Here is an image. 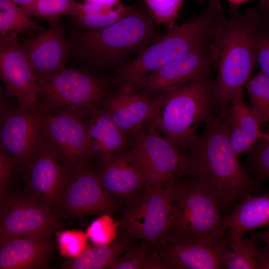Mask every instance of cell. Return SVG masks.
<instances>
[{
  "label": "cell",
  "instance_id": "cell-1",
  "mask_svg": "<svg viewBox=\"0 0 269 269\" xmlns=\"http://www.w3.org/2000/svg\"><path fill=\"white\" fill-rule=\"evenodd\" d=\"M203 123L202 133L188 148L187 174L213 195L220 212L227 211L256 190L258 183L240 163L226 122L211 114Z\"/></svg>",
  "mask_w": 269,
  "mask_h": 269
},
{
  "label": "cell",
  "instance_id": "cell-2",
  "mask_svg": "<svg viewBox=\"0 0 269 269\" xmlns=\"http://www.w3.org/2000/svg\"><path fill=\"white\" fill-rule=\"evenodd\" d=\"M225 19L222 7L208 4L197 15L174 26L134 59L117 68L119 88L133 89L143 77L217 38Z\"/></svg>",
  "mask_w": 269,
  "mask_h": 269
},
{
  "label": "cell",
  "instance_id": "cell-3",
  "mask_svg": "<svg viewBox=\"0 0 269 269\" xmlns=\"http://www.w3.org/2000/svg\"><path fill=\"white\" fill-rule=\"evenodd\" d=\"M154 22L147 9L136 6L130 14L107 27L75 34L71 49L80 61L91 68H118L158 39Z\"/></svg>",
  "mask_w": 269,
  "mask_h": 269
},
{
  "label": "cell",
  "instance_id": "cell-4",
  "mask_svg": "<svg viewBox=\"0 0 269 269\" xmlns=\"http://www.w3.org/2000/svg\"><path fill=\"white\" fill-rule=\"evenodd\" d=\"M239 5L231 4L217 36L219 51L214 84L215 105L219 117H225L233 94L251 77L257 63L255 41L259 30V14L255 8L241 13Z\"/></svg>",
  "mask_w": 269,
  "mask_h": 269
},
{
  "label": "cell",
  "instance_id": "cell-5",
  "mask_svg": "<svg viewBox=\"0 0 269 269\" xmlns=\"http://www.w3.org/2000/svg\"><path fill=\"white\" fill-rule=\"evenodd\" d=\"M214 84L207 74L160 95L147 125L154 127L181 151L188 150L199 125L212 114Z\"/></svg>",
  "mask_w": 269,
  "mask_h": 269
},
{
  "label": "cell",
  "instance_id": "cell-6",
  "mask_svg": "<svg viewBox=\"0 0 269 269\" xmlns=\"http://www.w3.org/2000/svg\"><path fill=\"white\" fill-rule=\"evenodd\" d=\"M220 213L215 197L198 181L191 178L179 183L164 237L205 243L222 241L228 238V230Z\"/></svg>",
  "mask_w": 269,
  "mask_h": 269
},
{
  "label": "cell",
  "instance_id": "cell-7",
  "mask_svg": "<svg viewBox=\"0 0 269 269\" xmlns=\"http://www.w3.org/2000/svg\"><path fill=\"white\" fill-rule=\"evenodd\" d=\"M37 85L38 105L47 115L69 113L84 117L112 92L107 81L66 68L37 80Z\"/></svg>",
  "mask_w": 269,
  "mask_h": 269
},
{
  "label": "cell",
  "instance_id": "cell-8",
  "mask_svg": "<svg viewBox=\"0 0 269 269\" xmlns=\"http://www.w3.org/2000/svg\"><path fill=\"white\" fill-rule=\"evenodd\" d=\"M178 184L150 185L130 200L120 220V228L134 238L159 242L167 230Z\"/></svg>",
  "mask_w": 269,
  "mask_h": 269
},
{
  "label": "cell",
  "instance_id": "cell-9",
  "mask_svg": "<svg viewBox=\"0 0 269 269\" xmlns=\"http://www.w3.org/2000/svg\"><path fill=\"white\" fill-rule=\"evenodd\" d=\"M146 127L130 137V147L141 161L150 185L171 186L179 183L180 178L187 174V155L154 127Z\"/></svg>",
  "mask_w": 269,
  "mask_h": 269
},
{
  "label": "cell",
  "instance_id": "cell-10",
  "mask_svg": "<svg viewBox=\"0 0 269 269\" xmlns=\"http://www.w3.org/2000/svg\"><path fill=\"white\" fill-rule=\"evenodd\" d=\"M43 117L39 106H18L1 110L0 146L14 159L21 170L46 141Z\"/></svg>",
  "mask_w": 269,
  "mask_h": 269
},
{
  "label": "cell",
  "instance_id": "cell-11",
  "mask_svg": "<svg viewBox=\"0 0 269 269\" xmlns=\"http://www.w3.org/2000/svg\"><path fill=\"white\" fill-rule=\"evenodd\" d=\"M219 45L216 39L143 77L133 89L149 95H159L207 74L217 65Z\"/></svg>",
  "mask_w": 269,
  "mask_h": 269
},
{
  "label": "cell",
  "instance_id": "cell-12",
  "mask_svg": "<svg viewBox=\"0 0 269 269\" xmlns=\"http://www.w3.org/2000/svg\"><path fill=\"white\" fill-rule=\"evenodd\" d=\"M0 203V238L50 237L59 227L53 212L25 192L10 193Z\"/></svg>",
  "mask_w": 269,
  "mask_h": 269
},
{
  "label": "cell",
  "instance_id": "cell-13",
  "mask_svg": "<svg viewBox=\"0 0 269 269\" xmlns=\"http://www.w3.org/2000/svg\"><path fill=\"white\" fill-rule=\"evenodd\" d=\"M117 203L104 189L96 168L89 163L72 169L56 209L77 217L101 215L113 212Z\"/></svg>",
  "mask_w": 269,
  "mask_h": 269
},
{
  "label": "cell",
  "instance_id": "cell-14",
  "mask_svg": "<svg viewBox=\"0 0 269 269\" xmlns=\"http://www.w3.org/2000/svg\"><path fill=\"white\" fill-rule=\"evenodd\" d=\"M72 169L46 139L41 149L22 170L24 192L53 212Z\"/></svg>",
  "mask_w": 269,
  "mask_h": 269
},
{
  "label": "cell",
  "instance_id": "cell-15",
  "mask_svg": "<svg viewBox=\"0 0 269 269\" xmlns=\"http://www.w3.org/2000/svg\"><path fill=\"white\" fill-rule=\"evenodd\" d=\"M98 162L96 169L100 182L117 203H127L150 185L141 161L131 147Z\"/></svg>",
  "mask_w": 269,
  "mask_h": 269
},
{
  "label": "cell",
  "instance_id": "cell-16",
  "mask_svg": "<svg viewBox=\"0 0 269 269\" xmlns=\"http://www.w3.org/2000/svg\"><path fill=\"white\" fill-rule=\"evenodd\" d=\"M45 138L64 163L72 168L91 163L83 117L69 113H44Z\"/></svg>",
  "mask_w": 269,
  "mask_h": 269
},
{
  "label": "cell",
  "instance_id": "cell-17",
  "mask_svg": "<svg viewBox=\"0 0 269 269\" xmlns=\"http://www.w3.org/2000/svg\"><path fill=\"white\" fill-rule=\"evenodd\" d=\"M17 34L0 38V75L7 91L20 107L38 105L37 77Z\"/></svg>",
  "mask_w": 269,
  "mask_h": 269
},
{
  "label": "cell",
  "instance_id": "cell-18",
  "mask_svg": "<svg viewBox=\"0 0 269 269\" xmlns=\"http://www.w3.org/2000/svg\"><path fill=\"white\" fill-rule=\"evenodd\" d=\"M156 244L166 269H225L224 255L229 247L228 238L205 243L164 237Z\"/></svg>",
  "mask_w": 269,
  "mask_h": 269
},
{
  "label": "cell",
  "instance_id": "cell-19",
  "mask_svg": "<svg viewBox=\"0 0 269 269\" xmlns=\"http://www.w3.org/2000/svg\"><path fill=\"white\" fill-rule=\"evenodd\" d=\"M156 97L127 88L112 92L102 106L117 126L130 137L144 129L155 110Z\"/></svg>",
  "mask_w": 269,
  "mask_h": 269
},
{
  "label": "cell",
  "instance_id": "cell-20",
  "mask_svg": "<svg viewBox=\"0 0 269 269\" xmlns=\"http://www.w3.org/2000/svg\"><path fill=\"white\" fill-rule=\"evenodd\" d=\"M30 39L24 47L37 80L46 79L65 69L69 51L59 20Z\"/></svg>",
  "mask_w": 269,
  "mask_h": 269
},
{
  "label": "cell",
  "instance_id": "cell-21",
  "mask_svg": "<svg viewBox=\"0 0 269 269\" xmlns=\"http://www.w3.org/2000/svg\"><path fill=\"white\" fill-rule=\"evenodd\" d=\"M53 249L51 237L0 238V269L45 268Z\"/></svg>",
  "mask_w": 269,
  "mask_h": 269
},
{
  "label": "cell",
  "instance_id": "cell-22",
  "mask_svg": "<svg viewBox=\"0 0 269 269\" xmlns=\"http://www.w3.org/2000/svg\"><path fill=\"white\" fill-rule=\"evenodd\" d=\"M92 159L100 161L130 146V138L115 124L102 105L84 117Z\"/></svg>",
  "mask_w": 269,
  "mask_h": 269
},
{
  "label": "cell",
  "instance_id": "cell-23",
  "mask_svg": "<svg viewBox=\"0 0 269 269\" xmlns=\"http://www.w3.org/2000/svg\"><path fill=\"white\" fill-rule=\"evenodd\" d=\"M242 88L233 94L225 117L230 130V141L239 155L251 149L256 142L262 137L260 130L262 124L253 109L246 104Z\"/></svg>",
  "mask_w": 269,
  "mask_h": 269
},
{
  "label": "cell",
  "instance_id": "cell-24",
  "mask_svg": "<svg viewBox=\"0 0 269 269\" xmlns=\"http://www.w3.org/2000/svg\"><path fill=\"white\" fill-rule=\"evenodd\" d=\"M229 240H237L249 231L269 225V193L250 194L241 200L232 212L222 218Z\"/></svg>",
  "mask_w": 269,
  "mask_h": 269
},
{
  "label": "cell",
  "instance_id": "cell-25",
  "mask_svg": "<svg viewBox=\"0 0 269 269\" xmlns=\"http://www.w3.org/2000/svg\"><path fill=\"white\" fill-rule=\"evenodd\" d=\"M117 237L108 245L87 247L79 256L63 264L65 269H102L107 267L133 244L131 235L121 229Z\"/></svg>",
  "mask_w": 269,
  "mask_h": 269
},
{
  "label": "cell",
  "instance_id": "cell-26",
  "mask_svg": "<svg viewBox=\"0 0 269 269\" xmlns=\"http://www.w3.org/2000/svg\"><path fill=\"white\" fill-rule=\"evenodd\" d=\"M120 1L111 6L103 5L87 1L82 3L80 13L76 15L77 25L85 30H95L111 25L123 19L136 8Z\"/></svg>",
  "mask_w": 269,
  "mask_h": 269
},
{
  "label": "cell",
  "instance_id": "cell-27",
  "mask_svg": "<svg viewBox=\"0 0 269 269\" xmlns=\"http://www.w3.org/2000/svg\"><path fill=\"white\" fill-rule=\"evenodd\" d=\"M107 269H166L153 242L142 240L138 245L132 244Z\"/></svg>",
  "mask_w": 269,
  "mask_h": 269
},
{
  "label": "cell",
  "instance_id": "cell-28",
  "mask_svg": "<svg viewBox=\"0 0 269 269\" xmlns=\"http://www.w3.org/2000/svg\"><path fill=\"white\" fill-rule=\"evenodd\" d=\"M28 15L43 19L51 24L59 20L63 15L74 16L79 14L82 3L76 0H35L25 6H19Z\"/></svg>",
  "mask_w": 269,
  "mask_h": 269
},
{
  "label": "cell",
  "instance_id": "cell-29",
  "mask_svg": "<svg viewBox=\"0 0 269 269\" xmlns=\"http://www.w3.org/2000/svg\"><path fill=\"white\" fill-rule=\"evenodd\" d=\"M38 29L31 17L17 4L11 0H0V38Z\"/></svg>",
  "mask_w": 269,
  "mask_h": 269
},
{
  "label": "cell",
  "instance_id": "cell-30",
  "mask_svg": "<svg viewBox=\"0 0 269 269\" xmlns=\"http://www.w3.org/2000/svg\"><path fill=\"white\" fill-rule=\"evenodd\" d=\"M255 238L244 236L229 240V247L224 255V267L227 269H257Z\"/></svg>",
  "mask_w": 269,
  "mask_h": 269
},
{
  "label": "cell",
  "instance_id": "cell-31",
  "mask_svg": "<svg viewBox=\"0 0 269 269\" xmlns=\"http://www.w3.org/2000/svg\"><path fill=\"white\" fill-rule=\"evenodd\" d=\"M245 86L252 108L262 123H269V77L260 71L251 76Z\"/></svg>",
  "mask_w": 269,
  "mask_h": 269
},
{
  "label": "cell",
  "instance_id": "cell-32",
  "mask_svg": "<svg viewBox=\"0 0 269 269\" xmlns=\"http://www.w3.org/2000/svg\"><path fill=\"white\" fill-rule=\"evenodd\" d=\"M121 225V220H115L110 214H103L91 223L86 234L95 245H108L117 237Z\"/></svg>",
  "mask_w": 269,
  "mask_h": 269
},
{
  "label": "cell",
  "instance_id": "cell-33",
  "mask_svg": "<svg viewBox=\"0 0 269 269\" xmlns=\"http://www.w3.org/2000/svg\"><path fill=\"white\" fill-rule=\"evenodd\" d=\"M251 172L259 179L269 181V139L259 138L247 157Z\"/></svg>",
  "mask_w": 269,
  "mask_h": 269
},
{
  "label": "cell",
  "instance_id": "cell-34",
  "mask_svg": "<svg viewBox=\"0 0 269 269\" xmlns=\"http://www.w3.org/2000/svg\"><path fill=\"white\" fill-rule=\"evenodd\" d=\"M184 0H144L154 22L170 28L174 26Z\"/></svg>",
  "mask_w": 269,
  "mask_h": 269
},
{
  "label": "cell",
  "instance_id": "cell-35",
  "mask_svg": "<svg viewBox=\"0 0 269 269\" xmlns=\"http://www.w3.org/2000/svg\"><path fill=\"white\" fill-rule=\"evenodd\" d=\"M56 235L59 253L62 256L75 258L88 247V237L82 231H61L57 232Z\"/></svg>",
  "mask_w": 269,
  "mask_h": 269
},
{
  "label": "cell",
  "instance_id": "cell-36",
  "mask_svg": "<svg viewBox=\"0 0 269 269\" xmlns=\"http://www.w3.org/2000/svg\"><path fill=\"white\" fill-rule=\"evenodd\" d=\"M19 170L16 161L0 146V202L10 193L16 173Z\"/></svg>",
  "mask_w": 269,
  "mask_h": 269
},
{
  "label": "cell",
  "instance_id": "cell-37",
  "mask_svg": "<svg viewBox=\"0 0 269 269\" xmlns=\"http://www.w3.org/2000/svg\"><path fill=\"white\" fill-rule=\"evenodd\" d=\"M255 54L261 71L269 77V34L260 27L256 38Z\"/></svg>",
  "mask_w": 269,
  "mask_h": 269
},
{
  "label": "cell",
  "instance_id": "cell-38",
  "mask_svg": "<svg viewBox=\"0 0 269 269\" xmlns=\"http://www.w3.org/2000/svg\"><path fill=\"white\" fill-rule=\"evenodd\" d=\"M257 269H269V247L256 246Z\"/></svg>",
  "mask_w": 269,
  "mask_h": 269
},
{
  "label": "cell",
  "instance_id": "cell-39",
  "mask_svg": "<svg viewBox=\"0 0 269 269\" xmlns=\"http://www.w3.org/2000/svg\"><path fill=\"white\" fill-rule=\"evenodd\" d=\"M259 14L260 27L269 34V8L260 9Z\"/></svg>",
  "mask_w": 269,
  "mask_h": 269
},
{
  "label": "cell",
  "instance_id": "cell-40",
  "mask_svg": "<svg viewBox=\"0 0 269 269\" xmlns=\"http://www.w3.org/2000/svg\"><path fill=\"white\" fill-rule=\"evenodd\" d=\"M253 236L255 238L263 242L269 247V225L262 231L257 233H254Z\"/></svg>",
  "mask_w": 269,
  "mask_h": 269
},
{
  "label": "cell",
  "instance_id": "cell-41",
  "mask_svg": "<svg viewBox=\"0 0 269 269\" xmlns=\"http://www.w3.org/2000/svg\"><path fill=\"white\" fill-rule=\"evenodd\" d=\"M87 1L98 3L103 5L111 6L118 3L119 0H87Z\"/></svg>",
  "mask_w": 269,
  "mask_h": 269
},
{
  "label": "cell",
  "instance_id": "cell-42",
  "mask_svg": "<svg viewBox=\"0 0 269 269\" xmlns=\"http://www.w3.org/2000/svg\"><path fill=\"white\" fill-rule=\"evenodd\" d=\"M20 6H25L33 2L35 0H11Z\"/></svg>",
  "mask_w": 269,
  "mask_h": 269
},
{
  "label": "cell",
  "instance_id": "cell-43",
  "mask_svg": "<svg viewBox=\"0 0 269 269\" xmlns=\"http://www.w3.org/2000/svg\"><path fill=\"white\" fill-rule=\"evenodd\" d=\"M259 7L260 9L269 8V0H260Z\"/></svg>",
  "mask_w": 269,
  "mask_h": 269
},
{
  "label": "cell",
  "instance_id": "cell-44",
  "mask_svg": "<svg viewBox=\"0 0 269 269\" xmlns=\"http://www.w3.org/2000/svg\"><path fill=\"white\" fill-rule=\"evenodd\" d=\"M208 1V4H210L211 5L218 6V7H222L221 4L219 1V0H207Z\"/></svg>",
  "mask_w": 269,
  "mask_h": 269
},
{
  "label": "cell",
  "instance_id": "cell-45",
  "mask_svg": "<svg viewBox=\"0 0 269 269\" xmlns=\"http://www.w3.org/2000/svg\"><path fill=\"white\" fill-rule=\"evenodd\" d=\"M231 4L239 5V4L246 2L249 0H228Z\"/></svg>",
  "mask_w": 269,
  "mask_h": 269
},
{
  "label": "cell",
  "instance_id": "cell-46",
  "mask_svg": "<svg viewBox=\"0 0 269 269\" xmlns=\"http://www.w3.org/2000/svg\"><path fill=\"white\" fill-rule=\"evenodd\" d=\"M262 137L269 139V128L266 131L263 132Z\"/></svg>",
  "mask_w": 269,
  "mask_h": 269
}]
</instances>
